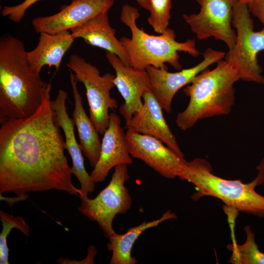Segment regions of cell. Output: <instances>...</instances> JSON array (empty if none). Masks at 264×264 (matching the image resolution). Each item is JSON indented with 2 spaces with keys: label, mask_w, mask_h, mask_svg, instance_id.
<instances>
[{
  "label": "cell",
  "mask_w": 264,
  "mask_h": 264,
  "mask_svg": "<svg viewBox=\"0 0 264 264\" xmlns=\"http://www.w3.org/2000/svg\"><path fill=\"white\" fill-rule=\"evenodd\" d=\"M176 218L175 213L170 210L165 212L159 218L150 221H144L141 224L131 227L123 234H114L109 239L108 248L111 251L110 264H135L137 261L131 255L132 246L146 230L157 226L164 221Z\"/></svg>",
  "instance_id": "20"
},
{
  "label": "cell",
  "mask_w": 264,
  "mask_h": 264,
  "mask_svg": "<svg viewBox=\"0 0 264 264\" xmlns=\"http://www.w3.org/2000/svg\"><path fill=\"white\" fill-rule=\"evenodd\" d=\"M51 84L29 117L0 123V195L56 190L80 197L71 181L64 138L51 106Z\"/></svg>",
  "instance_id": "1"
},
{
  "label": "cell",
  "mask_w": 264,
  "mask_h": 264,
  "mask_svg": "<svg viewBox=\"0 0 264 264\" xmlns=\"http://www.w3.org/2000/svg\"><path fill=\"white\" fill-rule=\"evenodd\" d=\"M244 230L246 237L242 244L233 242L227 246L232 252L228 262L234 264H264V253L259 248L255 234L249 226H246Z\"/></svg>",
  "instance_id": "21"
},
{
  "label": "cell",
  "mask_w": 264,
  "mask_h": 264,
  "mask_svg": "<svg viewBox=\"0 0 264 264\" xmlns=\"http://www.w3.org/2000/svg\"><path fill=\"white\" fill-rule=\"evenodd\" d=\"M239 1H242V2H243L244 3H247V2L249 0H238Z\"/></svg>",
  "instance_id": "27"
},
{
  "label": "cell",
  "mask_w": 264,
  "mask_h": 264,
  "mask_svg": "<svg viewBox=\"0 0 264 264\" xmlns=\"http://www.w3.org/2000/svg\"><path fill=\"white\" fill-rule=\"evenodd\" d=\"M223 51L208 48L202 53L203 60L197 65L170 72L168 68L150 66L146 70L150 82V90L162 109L171 112L173 99L176 92L183 87L190 84L195 77L210 66L222 60L225 56Z\"/></svg>",
  "instance_id": "10"
},
{
  "label": "cell",
  "mask_w": 264,
  "mask_h": 264,
  "mask_svg": "<svg viewBox=\"0 0 264 264\" xmlns=\"http://www.w3.org/2000/svg\"><path fill=\"white\" fill-rule=\"evenodd\" d=\"M137 3L142 8L148 10L149 8V0H135Z\"/></svg>",
  "instance_id": "26"
},
{
  "label": "cell",
  "mask_w": 264,
  "mask_h": 264,
  "mask_svg": "<svg viewBox=\"0 0 264 264\" xmlns=\"http://www.w3.org/2000/svg\"><path fill=\"white\" fill-rule=\"evenodd\" d=\"M162 108L150 90L143 96V106L126 127L137 132L155 137L182 157L184 154L168 126Z\"/></svg>",
  "instance_id": "16"
},
{
  "label": "cell",
  "mask_w": 264,
  "mask_h": 264,
  "mask_svg": "<svg viewBox=\"0 0 264 264\" xmlns=\"http://www.w3.org/2000/svg\"><path fill=\"white\" fill-rule=\"evenodd\" d=\"M126 138L131 156L140 159L162 176L179 178L187 161L159 139L127 129Z\"/></svg>",
  "instance_id": "11"
},
{
  "label": "cell",
  "mask_w": 264,
  "mask_h": 264,
  "mask_svg": "<svg viewBox=\"0 0 264 264\" xmlns=\"http://www.w3.org/2000/svg\"><path fill=\"white\" fill-rule=\"evenodd\" d=\"M121 122L118 114L110 113L109 125L101 141L100 156L90 174L95 183L103 182L115 166L133 163Z\"/></svg>",
  "instance_id": "14"
},
{
  "label": "cell",
  "mask_w": 264,
  "mask_h": 264,
  "mask_svg": "<svg viewBox=\"0 0 264 264\" xmlns=\"http://www.w3.org/2000/svg\"><path fill=\"white\" fill-rule=\"evenodd\" d=\"M67 98L66 92L60 89L55 99L51 100V106L54 111L56 122L63 130L65 135L64 147L67 151L72 160V173L77 178L81 186V194L80 197L88 196L89 193L94 191L95 183L85 167L82 150L75 135V124L67 111L66 101Z\"/></svg>",
  "instance_id": "15"
},
{
  "label": "cell",
  "mask_w": 264,
  "mask_h": 264,
  "mask_svg": "<svg viewBox=\"0 0 264 264\" xmlns=\"http://www.w3.org/2000/svg\"><path fill=\"white\" fill-rule=\"evenodd\" d=\"M257 169L256 178L244 183L240 180L225 179L214 175L207 160L196 158L187 161L186 170L179 178L195 186L197 192L192 196L194 200L211 196L238 211L264 217V197L255 190L256 186L264 182V158Z\"/></svg>",
  "instance_id": "5"
},
{
  "label": "cell",
  "mask_w": 264,
  "mask_h": 264,
  "mask_svg": "<svg viewBox=\"0 0 264 264\" xmlns=\"http://www.w3.org/2000/svg\"><path fill=\"white\" fill-rule=\"evenodd\" d=\"M129 178L128 165H118L114 167L108 185L95 198L80 197L78 211L90 220L96 221L108 239L116 233L112 226L115 216L126 213L131 207L132 199L125 185Z\"/></svg>",
  "instance_id": "7"
},
{
  "label": "cell",
  "mask_w": 264,
  "mask_h": 264,
  "mask_svg": "<svg viewBox=\"0 0 264 264\" xmlns=\"http://www.w3.org/2000/svg\"><path fill=\"white\" fill-rule=\"evenodd\" d=\"M70 32L74 39L82 38L90 45L113 53L123 63L130 66L126 51L115 36V29L110 25L108 12L91 19Z\"/></svg>",
  "instance_id": "17"
},
{
  "label": "cell",
  "mask_w": 264,
  "mask_h": 264,
  "mask_svg": "<svg viewBox=\"0 0 264 264\" xmlns=\"http://www.w3.org/2000/svg\"><path fill=\"white\" fill-rule=\"evenodd\" d=\"M239 80L237 70L225 60L197 75L183 89L190 100L186 109L176 115L177 127L186 131L199 120L229 114L235 102L234 85Z\"/></svg>",
  "instance_id": "3"
},
{
  "label": "cell",
  "mask_w": 264,
  "mask_h": 264,
  "mask_svg": "<svg viewBox=\"0 0 264 264\" xmlns=\"http://www.w3.org/2000/svg\"><path fill=\"white\" fill-rule=\"evenodd\" d=\"M0 220L2 224V230L0 234V264H9V248L7 239L11 231L17 228L25 236L30 234L29 226L25 220L20 216H14L0 211Z\"/></svg>",
  "instance_id": "22"
},
{
  "label": "cell",
  "mask_w": 264,
  "mask_h": 264,
  "mask_svg": "<svg viewBox=\"0 0 264 264\" xmlns=\"http://www.w3.org/2000/svg\"><path fill=\"white\" fill-rule=\"evenodd\" d=\"M139 16L138 10L135 7L128 4L122 5L120 19L129 28L131 37H122L120 41L131 66L140 69H146L150 66L168 68L167 63L176 69L180 70L182 66L178 52L187 53L194 57L200 54L194 40L177 42L174 30L171 28H168L158 36L145 32L136 24Z\"/></svg>",
  "instance_id": "4"
},
{
  "label": "cell",
  "mask_w": 264,
  "mask_h": 264,
  "mask_svg": "<svg viewBox=\"0 0 264 264\" xmlns=\"http://www.w3.org/2000/svg\"><path fill=\"white\" fill-rule=\"evenodd\" d=\"M48 83L31 68L23 42L0 39V123L27 118L41 106Z\"/></svg>",
  "instance_id": "2"
},
{
  "label": "cell",
  "mask_w": 264,
  "mask_h": 264,
  "mask_svg": "<svg viewBox=\"0 0 264 264\" xmlns=\"http://www.w3.org/2000/svg\"><path fill=\"white\" fill-rule=\"evenodd\" d=\"M66 65L73 72L77 81L84 85L89 117L98 132L104 134L109 123V110L118 108L117 100L110 93L115 87V75L110 73L101 75L96 66L76 54L70 55Z\"/></svg>",
  "instance_id": "8"
},
{
  "label": "cell",
  "mask_w": 264,
  "mask_h": 264,
  "mask_svg": "<svg viewBox=\"0 0 264 264\" xmlns=\"http://www.w3.org/2000/svg\"><path fill=\"white\" fill-rule=\"evenodd\" d=\"M106 58L115 72V87L124 99L119 112L125 119L126 127L133 114L142 109L143 96L150 90L149 75L146 69L125 65L113 53L107 52Z\"/></svg>",
  "instance_id": "13"
},
{
  "label": "cell",
  "mask_w": 264,
  "mask_h": 264,
  "mask_svg": "<svg viewBox=\"0 0 264 264\" xmlns=\"http://www.w3.org/2000/svg\"><path fill=\"white\" fill-rule=\"evenodd\" d=\"M40 0H24L16 5L5 6L1 11V15L15 22H20L25 15L27 10L35 2Z\"/></svg>",
  "instance_id": "24"
},
{
  "label": "cell",
  "mask_w": 264,
  "mask_h": 264,
  "mask_svg": "<svg viewBox=\"0 0 264 264\" xmlns=\"http://www.w3.org/2000/svg\"><path fill=\"white\" fill-rule=\"evenodd\" d=\"M200 6L197 14L183 17L198 40L213 37L224 42L229 50L236 42L232 27L233 9L238 0H196Z\"/></svg>",
  "instance_id": "9"
},
{
  "label": "cell",
  "mask_w": 264,
  "mask_h": 264,
  "mask_svg": "<svg viewBox=\"0 0 264 264\" xmlns=\"http://www.w3.org/2000/svg\"><path fill=\"white\" fill-rule=\"evenodd\" d=\"M113 3L112 0H73L55 14L33 19L32 24L38 33L70 31L108 12Z\"/></svg>",
  "instance_id": "12"
},
{
  "label": "cell",
  "mask_w": 264,
  "mask_h": 264,
  "mask_svg": "<svg viewBox=\"0 0 264 264\" xmlns=\"http://www.w3.org/2000/svg\"><path fill=\"white\" fill-rule=\"evenodd\" d=\"M246 4L250 13L264 25V0H249Z\"/></svg>",
  "instance_id": "25"
},
{
  "label": "cell",
  "mask_w": 264,
  "mask_h": 264,
  "mask_svg": "<svg viewBox=\"0 0 264 264\" xmlns=\"http://www.w3.org/2000/svg\"><path fill=\"white\" fill-rule=\"evenodd\" d=\"M70 70V82L74 100L72 119L76 126L82 152L93 168L100 154L101 141L98 132L90 117H88L82 104V98L77 88V81Z\"/></svg>",
  "instance_id": "19"
},
{
  "label": "cell",
  "mask_w": 264,
  "mask_h": 264,
  "mask_svg": "<svg viewBox=\"0 0 264 264\" xmlns=\"http://www.w3.org/2000/svg\"><path fill=\"white\" fill-rule=\"evenodd\" d=\"M171 8V0H149L148 21L156 33L161 34L168 28Z\"/></svg>",
  "instance_id": "23"
},
{
  "label": "cell",
  "mask_w": 264,
  "mask_h": 264,
  "mask_svg": "<svg viewBox=\"0 0 264 264\" xmlns=\"http://www.w3.org/2000/svg\"><path fill=\"white\" fill-rule=\"evenodd\" d=\"M247 4L241 1L235 3L232 25L236 28L235 44L225 54V61L238 72L240 79L244 81L264 84V77L258 60V55L264 51V27L254 30Z\"/></svg>",
  "instance_id": "6"
},
{
  "label": "cell",
  "mask_w": 264,
  "mask_h": 264,
  "mask_svg": "<svg viewBox=\"0 0 264 264\" xmlns=\"http://www.w3.org/2000/svg\"><path fill=\"white\" fill-rule=\"evenodd\" d=\"M74 40L69 30L55 34L40 33L37 46L27 51V59L32 69L39 74L44 66H54L58 70L63 57Z\"/></svg>",
  "instance_id": "18"
}]
</instances>
